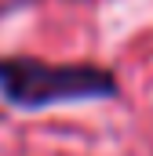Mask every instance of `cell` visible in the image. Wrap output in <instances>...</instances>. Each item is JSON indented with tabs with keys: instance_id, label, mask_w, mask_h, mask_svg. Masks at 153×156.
Masks as SVG:
<instances>
[{
	"instance_id": "1",
	"label": "cell",
	"mask_w": 153,
	"mask_h": 156,
	"mask_svg": "<svg viewBox=\"0 0 153 156\" xmlns=\"http://www.w3.org/2000/svg\"><path fill=\"white\" fill-rule=\"evenodd\" d=\"M120 94L113 69L91 62H44L29 55L0 58V98L22 113L73 102H106Z\"/></svg>"
}]
</instances>
